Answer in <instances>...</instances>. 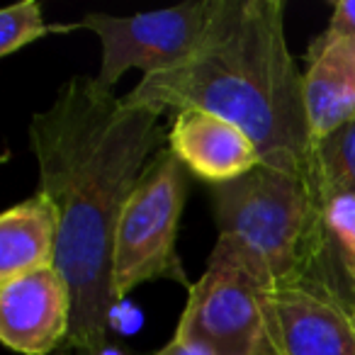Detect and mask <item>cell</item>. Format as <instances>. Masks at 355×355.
Instances as JSON below:
<instances>
[{"label":"cell","instance_id":"cell-1","mask_svg":"<svg viewBox=\"0 0 355 355\" xmlns=\"http://www.w3.org/2000/svg\"><path fill=\"white\" fill-rule=\"evenodd\" d=\"M163 114L73 76L30 122L40 193L59 214L56 270L71 290L66 350L107 345L112 300V246L129 195L168 141Z\"/></svg>","mask_w":355,"mask_h":355},{"label":"cell","instance_id":"cell-2","mask_svg":"<svg viewBox=\"0 0 355 355\" xmlns=\"http://www.w3.org/2000/svg\"><path fill=\"white\" fill-rule=\"evenodd\" d=\"M124 98L161 114H219L248 134L263 163L306 175L314 141L304 73L287 46L282 0H217L193 59L180 69L144 76Z\"/></svg>","mask_w":355,"mask_h":355},{"label":"cell","instance_id":"cell-3","mask_svg":"<svg viewBox=\"0 0 355 355\" xmlns=\"http://www.w3.org/2000/svg\"><path fill=\"white\" fill-rule=\"evenodd\" d=\"M219 236L241 248L270 290L302 282L329 248L324 209L302 173L261 163L212 188Z\"/></svg>","mask_w":355,"mask_h":355},{"label":"cell","instance_id":"cell-4","mask_svg":"<svg viewBox=\"0 0 355 355\" xmlns=\"http://www.w3.org/2000/svg\"><path fill=\"white\" fill-rule=\"evenodd\" d=\"M188 198V168L161 151L129 195L112 246V300H127L134 287L153 280L188 285L175 241Z\"/></svg>","mask_w":355,"mask_h":355},{"label":"cell","instance_id":"cell-5","mask_svg":"<svg viewBox=\"0 0 355 355\" xmlns=\"http://www.w3.org/2000/svg\"><path fill=\"white\" fill-rule=\"evenodd\" d=\"M266 290L270 287L241 248L217 236L202 277L190 285L175 336L209 345L217 355H272L263 314Z\"/></svg>","mask_w":355,"mask_h":355},{"label":"cell","instance_id":"cell-6","mask_svg":"<svg viewBox=\"0 0 355 355\" xmlns=\"http://www.w3.org/2000/svg\"><path fill=\"white\" fill-rule=\"evenodd\" d=\"M272 355H355V297L334 241L297 285L263 295Z\"/></svg>","mask_w":355,"mask_h":355},{"label":"cell","instance_id":"cell-7","mask_svg":"<svg viewBox=\"0 0 355 355\" xmlns=\"http://www.w3.org/2000/svg\"><path fill=\"white\" fill-rule=\"evenodd\" d=\"M214 8L217 0L183 3L129 17L90 12L76 25L98 35L103 59L95 80L105 90H114L129 69L156 76L188 64L207 35Z\"/></svg>","mask_w":355,"mask_h":355},{"label":"cell","instance_id":"cell-8","mask_svg":"<svg viewBox=\"0 0 355 355\" xmlns=\"http://www.w3.org/2000/svg\"><path fill=\"white\" fill-rule=\"evenodd\" d=\"M71 290L56 268L0 280V340L22 355H49L71 334Z\"/></svg>","mask_w":355,"mask_h":355},{"label":"cell","instance_id":"cell-9","mask_svg":"<svg viewBox=\"0 0 355 355\" xmlns=\"http://www.w3.org/2000/svg\"><path fill=\"white\" fill-rule=\"evenodd\" d=\"M168 151L212 188L239 180L261 166V153L241 127L202 110L178 112L168 132Z\"/></svg>","mask_w":355,"mask_h":355},{"label":"cell","instance_id":"cell-10","mask_svg":"<svg viewBox=\"0 0 355 355\" xmlns=\"http://www.w3.org/2000/svg\"><path fill=\"white\" fill-rule=\"evenodd\" d=\"M304 110L311 141L355 122V40L324 32L309 46Z\"/></svg>","mask_w":355,"mask_h":355},{"label":"cell","instance_id":"cell-11","mask_svg":"<svg viewBox=\"0 0 355 355\" xmlns=\"http://www.w3.org/2000/svg\"><path fill=\"white\" fill-rule=\"evenodd\" d=\"M56 248L59 214L51 200L37 190L0 217V280L56 268Z\"/></svg>","mask_w":355,"mask_h":355},{"label":"cell","instance_id":"cell-12","mask_svg":"<svg viewBox=\"0 0 355 355\" xmlns=\"http://www.w3.org/2000/svg\"><path fill=\"white\" fill-rule=\"evenodd\" d=\"M306 178L321 207L336 198L355 195V122L311 144Z\"/></svg>","mask_w":355,"mask_h":355},{"label":"cell","instance_id":"cell-13","mask_svg":"<svg viewBox=\"0 0 355 355\" xmlns=\"http://www.w3.org/2000/svg\"><path fill=\"white\" fill-rule=\"evenodd\" d=\"M78 25H46L42 17V6L35 0L15 3L0 12V56H10L22 46L42 40L49 32H71Z\"/></svg>","mask_w":355,"mask_h":355},{"label":"cell","instance_id":"cell-14","mask_svg":"<svg viewBox=\"0 0 355 355\" xmlns=\"http://www.w3.org/2000/svg\"><path fill=\"white\" fill-rule=\"evenodd\" d=\"M321 209H324V224L329 229L331 239L338 246L355 251V195L336 198L326 202Z\"/></svg>","mask_w":355,"mask_h":355},{"label":"cell","instance_id":"cell-15","mask_svg":"<svg viewBox=\"0 0 355 355\" xmlns=\"http://www.w3.org/2000/svg\"><path fill=\"white\" fill-rule=\"evenodd\" d=\"M144 324V314L137 304H132L129 300L114 302L112 311H110V331H117V334H137Z\"/></svg>","mask_w":355,"mask_h":355},{"label":"cell","instance_id":"cell-16","mask_svg":"<svg viewBox=\"0 0 355 355\" xmlns=\"http://www.w3.org/2000/svg\"><path fill=\"white\" fill-rule=\"evenodd\" d=\"M326 32L355 40V0H336L334 15H331L329 30Z\"/></svg>","mask_w":355,"mask_h":355},{"label":"cell","instance_id":"cell-17","mask_svg":"<svg viewBox=\"0 0 355 355\" xmlns=\"http://www.w3.org/2000/svg\"><path fill=\"white\" fill-rule=\"evenodd\" d=\"M156 355H217V353L209 345L198 343V340H183L178 338V336H173Z\"/></svg>","mask_w":355,"mask_h":355},{"label":"cell","instance_id":"cell-18","mask_svg":"<svg viewBox=\"0 0 355 355\" xmlns=\"http://www.w3.org/2000/svg\"><path fill=\"white\" fill-rule=\"evenodd\" d=\"M331 236V234H329ZM334 241V239H331ZM336 251H338V258H340V266H343L345 270V277H348V285L350 290H353V297H355V251L353 248H345V246H338V243L334 241Z\"/></svg>","mask_w":355,"mask_h":355},{"label":"cell","instance_id":"cell-19","mask_svg":"<svg viewBox=\"0 0 355 355\" xmlns=\"http://www.w3.org/2000/svg\"><path fill=\"white\" fill-rule=\"evenodd\" d=\"M80 355H127L124 353L122 348H119V345H103V348L100 350H95V353H80Z\"/></svg>","mask_w":355,"mask_h":355}]
</instances>
